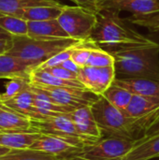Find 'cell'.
I'll use <instances>...</instances> for the list:
<instances>
[{
  "label": "cell",
  "instance_id": "6da1fadb",
  "mask_svg": "<svg viewBox=\"0 0 159 160\" xmlns=\"http://www.w3.org/2000/svg\"><path fill=\"white\" fill-rule=\"evenodd\" d=\"M114 57L116 76L146 78L159 81V45L153 41L124 47L111 52Z\"/></svg>",
  "mask_w": 159,
  "mask_h": 160
},
{
  "label": "cell",
  "instance_id": "7a4b0ae2",
  "mask_svg": "<svg viewBox=\"0 0 159 160\" xmlns=\"http://www.w3.org/2000/svg\"><path fill=\"white\" fill-rule=\"evenodd\" d=\"M119 13L113 9H104L97 13V22L91 38L100 48L111 52L124 47L154 41L128 27Z\"/></svg>",
  "mask_w": 159,
  "mask_h": 160
},
{
  "label": "cell",
  "instance_id": "3957f363",
  "mask_svg": "<svg viewBox=\"0 0 159 160\" xmlns=\"http://www.w3.org/2000/svg\"><path fill=\"white\" fill-rule=\"evenodd\" d=\"M91 110L97 124L108 138L116 137L132 141L142 138L141 118L127 116L103 96H99L98 99L91 105Z\"/></svg>",
  "mask_w": 159,
  "mask_h": 160
},
{
  "label": "cell",
  "instance_id": "277c9868",
  "mask_svg": "<svg viewBox=\"0 0 159 160\" xmlns=\"http://www.w3.org/2000/svg\"><path fill=\"white\" fill-rule=\"evenodd\" d=\"M80 42L73 38H34L28 36H12L11 47L6 52L31 62L37 68L46 60Z\"/></svg>",
  "mask_w": 159,
  "mask_h": 160
},
{
  "label": "cell",
  "instance_id": "5b68a950",
  "mask_svg": "<svg viewBox=\"0 0 159 160\" xmlns=\"http://www.w3.org/2000/svg\"><path fill=\"white\" fill-rule=\"evenodd\" d=\"M58 22L70 38L82 41L91 38L97 13L81 6H65Z\"/></svg>",
  "mask_w": 159,
  "mask_h": 160
},
{
  "label": "cell",
  "instance_id": "8992f818",
  "mask_svg": "<svg viewBox=\"0 0 159 160\" xmlns=\"http://www.w3.org/2000/svg\"><path fill=\"white\" fill-rule=\"evenodd\" d=\"M136 141L116 137L100 139L92 144L84 145L73 159L122 160L134 147Z\"/></svg>",
  "mask_w": 159,
  "mask_h": 160
},
{
  "label": "cell",
  "instance_id": "52a82bcc",
  "mask_svg": "<svg viewBox=\"0 0 159 160\" xmlns=\"http://www.w3.org/2000/svg\"><path fill=\"white\" fill-rule=\"evenodd\" d=\"M31 129L41 134L61 137L83 145L96 142L82 135L67 114L50 116L43 120H31Z\"/></svg>",
  "mask_w": 159,
  "mask_h": 160
},
{
  "label": "cell",
  "instance_id": "ba28073f",
  "mask_svg": "<svg viewBox=\"0 0 159 160\" xmlns=\"http://www.w3.org/2000/svg\"><path fill=\"white\" fill-rule=\"evenodd\" d=\"M32 86L45 93L55 103L72 109H78L83 106H91L99 98L98 95H96L85 88L52 87V86H44V85H32Z\"/></svg>",
  "mask_w": 159,
  "mask_h": 160
},
{
  "label": "cell",
  "instance_id": "9c48e42d",
  "mask_svg": "<svg viewBox=\"0 0 159 160\" xmlns=\"http://www.w3.org/2000/svg\"><path fill=\"white\" fill-rule=\"evenodd\" d=\"M116 78L114 67H83L78 73V80L89 91L102 96Z\"/></svg>",
  "mask_w": 159,
  "mask_h": 160
},
{
  "label": "cell",
  "instance_id": "30bf717a",
  "mask_svg": "<svg viewBox=\"0 0 159 160\" xmlns=\"http://www.w3.org/2000/svg\"><path fill=\"white\" fill-rule=\"evenodd\" d=\"M84 145L61 137L41 134L30 146V149L60 157L65 159H73Z\"/></svg>",
  "mask_w": 159,
  "mask_h": 160
},
{
  "label": "cell",
  "instance_id": "8fae6325",
  "mask_svg": "<svg viewBox=\"0 0 159 160\" xmlns=\"http://www.w3.org/2000/svg\"><path fill=\"white\" fill-rule=\"evenodd\" d=\"M128 11L134 17H142L159 11V0H101V10Z\"/></svg>",
  "mask_w": 159,
  "mask_h": 160
},
{
  "label": "cell",
  "instance_id": "7c38bea8",
  "mask_svg": "<svg viewBox=\"0 0 159 160\" xmlns=\"http://www.w3.org/2000/svg\"><path fill=\"white\" fill-rule=\"evenodd\" d=\"M37 68V65L19 57L2 53L0 54V79H26Z\"/></svg>",
  "mask_w": 159,
  "mask_h": 160
},
{
  "label": "cell",
  "instance_id": "4fadbf2b",
  "mask_svg": "<svg viewBox=\"0 0 159 160\" xmlns=\"http://www.w3.org/2000/svg\"><path fill=\"white\" fill-rule=\"evenodd\" d=\"M78 130L85 137L97 142L102 138V131L96 122L91 106H83L67 113Z\"/></svg>",
  "mask_w": 159,
  "mask_h": 160
},
{
  "label": "cell",
  "instance_id": "5bb4252c",
  "mask_svg": "<svg viewBox=\"0 0 159 160\" xmlns=\"http://www.w3.org/2000/svg\"><path fill=\"white\" fill-rule=\"evenodd\" d=\"M113 84L120 86L132 95L159 97V81L146 78H115Z\"/></svg>",
  "mask_w": 159,
  "mask_h": 160
},
{
  "label": "cell",
  "instance_id": "9a60e30c",
  "mask_svg": "<svg viewBox=\"0 0 159 160\" xmlns=\"http://www.w3.org/2000/svg\"><path fill=\"white\" fill-rule=\"evenodd\" d=\"M3 104L27 116L31 120L45 119L34 105V93L31 89V84L27 89L22 91L14 98L4 101Z\"/></svg>",
  "mask_w": 159,
  "mask_h": 160
},
{
  "label": "cell",
  "instance_id": "2e32d148",
  "mask_svg": "<svg viewBox=\"0 0 159 160\" xmlns=\"http://www.w3.org/2000/svg\"><path fill=\"white\" fill-rule=\"evenodd\" d=\"M28 37L34 38H68L57 19L28 22Z\"/></svg>",
  "mask_w": 159,
  "mask_h": 160
},
{
  "label": "cell",
  "instance_id": "e0dca14e",
  "mask_svg": "<svg viewBox=\"0 0 159 160\" xmlns=\"http://www.w3.org/2000/svg\"><path fill=\"white\" fill-rule=\"evenodd\" d=\"M41 136L33 129L27 131H0V145L10 150L28 149Z\"/></svg>",
  "mask_w": 159,
  "mask_h": 160
},
{
  "label": "cell",
  "instance_id": "ac0fdd59",
  "mask_svg": "<svg viewBox=\"0 0 159 160\" xmlns=\"http://www.w3.org/2000/svg\"><path fill=\"white\" fill-rule=\"evenodd\" d=\"M31 130V119L2 104L0 107V131Z\"/></svg>",
  "mask_w": 159,
  "mask_h": 160
},
{
  "label": "cell",
  "instance_id": "d6986e66",
  "mask_svg": "<svg viewBox=\"0 0 159 160\" xmlns=\"http://www.w3.org/2000/svg\"><path fill=\"white\" fill-rule=\"evenodd\" d=\"M159 157V134L136 141L134 147L122 160H149Z\"/></svg>",
  "mask_w": 159,
  "mask_h": 160
},
{
  "label": "cell",
  "instance_id": "ffe728a7",
  "mask_svg": "<svg viewBox=\"0 0 159 160\" xmlns=\"http://www.w3.org/2000/svg\"><path fill=\"white\" fill-rule=\"evenodd\" d=\"M30 83L32 85H44L52 87H76L85 88L79 80H64L60 79L48 70L37 68L32 71L29 77ZM86 89V88H85Z\"/></svg>",
  "mask_w": 159,
  "mask_h": 160
},
{
  "label": "cell",
  "instance_id": "44dd1931",
  "mask_svg": "<svg viewBox=\"0 0 159 160\" xmlns=\"http://www.w3.org/2000/svg\"><path fill=\"white\" fill-rule=\"evenodd\" d=\"M31 89L34 93V105L45 119L50 116L67 114L75 110L55 103L49 96H47L45 93H43L42 91L38 90L37 88L32 85H31Z\"/></svg>",
  "mask_w": 159,
  "mask_h": 160
},
{
  "label": "cell",
  "instance_id": "7402d4cb",
  "mask_svg": "<svg viewBox=\"0 0 159 160\" xmlns=\"http://www.w3.org/2000/svg\"><path fill=\"white\" fill-rule=\"evenodd\" d=\"M159 108V97H143L133 95L127 108L123 112L132 118L143 117Z\"/></svg>",
  "mask_w": 159,
  "mask_h": 160
},
{
  "label": "cell",
  "instance_id": "603a6c76",
  "mask_svg": "<svg viewBox=\"0 0 159 160\" xmlns=\"http://www.w3.org/2000/svg\"><path fill=\"white\" fill-rule=\"evenodd\" d=\"M63 6H38L27 8L17 11L14 15L27 22L33 21H48L58 19L64 7Z\"/></svg>",
  "mask_w": 159,
  "mask_h": 160
},
{
  "label": "cell",
  "instance_id": "cb8c5ba5",
  "mask_svg": "<svg viewBox=\"0 0 159 160\" xmlns=\"http://www.w3.org/2000/svg\"><path fill=\"white\" fill-rule=\"evenodd\" d=\"M38 6H63L56 0H0V14L14 15L17 11Z\"/></svg>",
  "mask_w": 159,
  "mask_h": 160
},
{
  "label": "cell",
  "instance_id": "d4e9b609",
  "mask_svg": "<svg viewBox=\"0 0 159 160\" xmlns=\"http://www.w3.org/2000/svg\"><path fill=\"white\" fill-rule=\"evenodd\" d=\"M102 96L112 105H113L115 108L119 109L122 112H124L127 108L133 97V95L130 92L113 83L112 84V86L108 88V90Z\"/></svg>",
  "mask_w": 159,
  "mask_h": 160
},
{
  "label": "cell",
  "instance_id": "484cf974",
  "mask_svg": "<svg viewBox=\"0 0 159 160\" xmlns=\"http://www.w3.org/2000/svg\"><path fill=\"white\" fill-rule=\"evenodd\" d=\"M0 27L12 36H27L28 22L9 14H0Z\"/></svg>",
  "mask_w": 159,
  "mask_h": 160
},
{
  "label": "cell",
  "instance_id": "4316f807",
  "mask_svg": "<svg viewBox=\"0 0 159 160\" xmlns=\"http://www.w3.org/2000/svg\"><path fill=\"white\" fill-rule=\"evenodd\" d=\"M60 157L47 154L41 151L33 149H19L10 150L7 155L0 158V160H60Z\"/></svg>",
  "mask_w": 159,
  "mask_h": 160
},
{
  "label": "cell",
  "instance_id": "83f0119b",
  "mask_svg": "<svg viewBox=\"0 0 159 160\" xmlns=\"http://www.w3.org/2000/svg\"><path fill=\"white\" fill-rule=\"evenodd\" d=\"M86 66L97 68L114 67V57L110 52L100 47L94 48Z\"/></svg>",
  "mask_w": 159,
  "mask_h": 160
},
{
  "label": "cell",
  "instance_id": "f1b7e54d",
  "mask_svg": "<svg viewBox=\"0 0 159 160\" xmlns=\"http://www.w3.org/2000/svg\"><path fill=\"white\" fill-rule=\"evenodd\" d=\"M30 86V81L26 79H11L6 83V89L5 92L0 94V102H4L6 100H8L18 94H20L22 91L27 89Z\"/></svg>",
  "mask_w": 159,
  "mask_h": 160
},
{
  "label": "cell",
  "instance_id": "f546056e",
  "mask_svg": "<svg viewBox=\"0 0 159 160\" xmlns=\"http://www.w3.org/2000/svg\"><path fill=\"white\" fill-rule=\"evenodd\" d=\"M127 21L134 24L145 27L152 32H159V11L142 17L131 16L130 18L127 19Z\"/></svg>",
  "mask_w": 159,
  "mask_h": 160
},
{
  "label": "cell",
  "instance_id": "4dcf8cb0",
  "mask_svg": "<svg viewBox=\"0 0 159 160\" xmlns=\"http://www.w3.org/2000/svg\"><path fill=\"white\" fill-rule=\"evenodd\" d=\"M77 44H75V45H73V46H71L69 48H67L64 51H62V52L56 53L55 55L52 56L51 58L46 60L44 63H42L38 68H54V67L61 66L62 63H64L66 60H68V59L71 58V54H72L73 49L75 48V46Z\"/></svg>",
  "mask_w": 159,
  "mask_h": 160
},
{
  "label": "cell",
  "instance_id": "1f68e13d",
  "mask_svg": "<svg viewBox=\"0 0 159 160\" xmlns=\"http://www.w3.org/2000/svg\"><path fill=\"white\" fill-rule=\"evenodd\" d=\"M48 70L50 73H52V75L60 78V79H64V80H78V75L62 68L61 66L59 67H54V68H43Z\"/></svg>",
  "mask_w": 159,
  "mask_h": 160
},
{
  "label": "cell",
  "instance_id": "d6a6232c",
  "mask_svg": "<svg viewBox=\"0 0 159 160\" xmlns=\"http://www.w3.org/2000/svg\"><path fill=\"white\" fill-rule=\"evenodd\" d=\"M77 6L91 9L97 13L101 11V0H69Z\"/></svg>",
  "mask_w": 159,
  "mask_h": 160
},
{
  "label": "cell",
  "instance_id": "836d02e7",
  "mask_svg": "<svg viewBox=\"0 0 159 160\" xmlns=\"http://www.w3.org/2000/svg\"><path fill=\"white\" fill-rule=\"evenodd\" d=\"M159 134V116L145 129L144 134H143V139L144 138H149V137H153Z\"/></svg>",
  "mask_w": 159,
  "mask_h": 160
},
{
  "label": "cell",
  "instance_id": "e575fe53",
  "mask_svg": "<svg viewBox=\"0 0 159 160\" xmlns=\"http://www.w3.org/2000/svg\"><path fill=\"white\" fill-rule=\"evenodd\" d=\"M61 67L67 69V70H69V71H71V72H73V73H75V74H77V75H78L80 69H81V68L79 66H77L71 59L66 60L64 63H62Z\"/></svg>",
  "mask_w": 159,
  "mask_h": 160
},
{
  "label": "cell",
  "instance_id": "d590c367",
  "mask_svg": "<svg viewBox=\"0 0 159 160\" xmlns=\"http://www.w3.org/2000/svg\"><path fill=\"white\" fill-rule=\"evenodd\" d=\"M11 47V40L0 41V54L7 52Z\"/></svg>",
  "mask_w": 159,
  "mask_h": 160
},
{
  "label": "cell",
  "instance_id": "8d00e7d4",
  "mask_svg": "<svg viewBox=\"0 0 159 160\" xmlns=\"http://www.w3.org/2000/svg\"><path fill=\"white\" fill-rule=\"evenodd\" d=\"M11 38H12V35H10L8 32H7L6 30L0 27V41L11 40Z\"/></svg>",
  "mask_w": 159,
  "mask_h": 160
},
{
  "label": "cell",
  "instance_id": "74e56055",
  "mask_svg": "<svg viewBox=\"0 0 159 160\" xmlns=\"http://www.w3.org/2000/svg\"><path fill=\"white\" fill-rule=\"evenodd\" d=\"M8 152H10V149L7 148V147H4L2 145H0V158L4 157L5 155H7Z\"/></svg>",
  "mask_w": 159,
  "mask_h": 160
},
{
  "label": "cell",
  "instance_id": "f35d334b",
  "mask_svg": "<svg viewBox=\"0 0 159 160\" xmlns=\"http://www.w3.org/2000/svg\"><path fill=\"white\" fill-rule=\"evenodd\" d=\"M60 160H75V159H65V158H63V159H60Z\"/></svg>",
  "mask_w": 159,
  "mask_h": 160
},
{
  "label": "cell",
  "instance_id": "ab89813d",
  "mask_svg": "<svg viewBox=\"0 0 159 160\" xmlns=\"http://www.w3.org/2000/svg\"><path fill=\"white\" fill-rule=\"evenodd\" d=\"M2 104H3V103H2V102H0V107L2 106Z\"/></svg>",
  "mask_w": 159,
  "mask_h": 160
}]
</instances>
